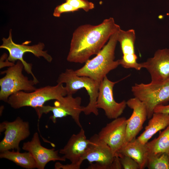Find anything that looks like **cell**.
<instances>
[{
    "label": "cell",
    "mask_w": 169,
    "mask_h": 169,
    "mask_svg": "<svg viewBox=\"0 0 169 169\" xmlns=\"http://www.w3.org/2000/svg\"><path fill=\"white\" fill-rule=\"evenodd\" d=\"M120 29L112 17L97 25L85 24L78 27L73 33L67 60L85 63L91 56L97 54L110 37Z\"/></svg>",
    "instance_id": "1"
},
{
    "label": "cell",
    "mask_w": 169,
    "mask_h": 169,
    "mask_svg": "<svg viewBox=\"0 0 169 169\" xmlns=\"http://www.w3.org/2000/svg\"><path fill=\"white\" fill-rule=\"evenodd\" d=\"M118 31L110 37L96 56L89 59L81 68L74 70L77 75L89 77L100 83L109 72L120 65L119 59H115Z\"/></svg>",
    "instance_id": "2"
},
{
    "label": "cell",
    "mask_w": 169,
    "mask_h": 169,
    "mask_svg": "<svg viewBox=\"0 0 169 169\" xmlns=\"http://www.w3.org/2000/svg\"><path fill=\"white\" fill-rule=\"evenodd\" d=\"M67 95L63 84H57L55 86L48 85L36 89L32 92H18L9 96L7 103L14 109L25 106L34 109L44 105L50 100H60Z\"/></svg>",
    "instance_id": "3"
},
{
    "label": "cell",
    "mask_w": 169,
    "mask_h": 169,
    "mask_svg": "<svg viewBox=\"0 0 169 169\" xmlns=\"http://www.w3.org/2000/svg\"><path fill=\"white\" fill-rule=\"evenodd\" d=\"M57 82V84H65L67 95H73L79 90L85 89L89 96V102L84 107L83 112L86 115L91 113L96 116L99 115L96 104L100 83L89 77L78 76L74 70L68 69L59 74Z\"/></svg>",
    "instance_id": "4"
},
{
    "label": "cell",
    "mask_w": 169,
    "mask_h": 169,
    "mask_svg": "<svg viewBox=\"0 0 169 169\" xmlns=\"http://www.w3.org/2000/svg\"><path fill=\"white\" fill-rule=\"evenodd\" d=\"M24 68L23 63L18 60L13 65L8 67L6 70L1 72V74H5L0 79V100L7 102L11 95L19 91H33L37 88L33 80H29L22 71Z\"/></svg>",
    "instance_id": "5"
},
{
    "label": "cell",
    "mask_w": 169,
    "mask_h": 169,
    "mask_svg": "<svg viewBox=\"0 0 169 169\" xmlns=\"http://www.w3.org/2000/svg\"><path fill=\"white\" fill-rule=\"evenodd\" d=\"M131 90L134 97L145 105L148 119L152 117L156 106L169 102V80L162 83H136Z\"/></svg>",
    "instance_id": "6"
},
{
    "label": "cell",
    "mask_w": 169,
    "mask_h": 169,
    "mask_svg": "<svg viewBox=\"0 0 169 169\" xmlns=\"http://www.w3.org/2000/svg\"><path fill=\"white\" fill-rule=\"evenodd\" d=\"M2 40L3 44L0 46V48L5 49L8 51V60L14 63L17 60L20 61L23 63L26 72L32 76L35 84L38 83L39 81L33 73L32 64L26 62L24 60L23 56L26 53L30 52L38 58L42 57L47 62L51 63L53 59L52 56L48 53L47 51L43 50L44 44L40 42L36 44L29 46L26 45L24 43L22 44H16L12 40L11 29L9 30L8 38H3Z\"/></svg>",
    "instance_id": "7"
},
{
    "label": "cell",
    "mask_w": 169,
    "mask_h": 169,
    "mask_svg": "<svg viewBox=\"0 0 169 169\" xmlns=\"http://www.w3.org/2000/svg\"><path fill=\"white\" fill-rule=\"evenodd\" d=\"M81 100L80 97H74L73 95L68 94L60 100L55 101L54 106L44 105L34 109L39 119L43 114L51 112L53 115L49 118L54 123L56 122L58 118L70 116L77 125L81 128L80 115L84 108V106H81Z\"/></svg>",
    "instance_id": "8"
},
{
    "label": "cell",
    "mask_w": 169,
    "mask_h": 169,
    "mask_svg": "<svg viewBox=\"0 0 169 169\" xmlns=\"http://www.w3.org/2000/svg\"><path fill=\"white\" fill-rule=\"evenodd\" d=\"M28 122L24 121L18 117L13 121H5L0 124V132L4 131V136L0 142V151L10 150L20 151V142L30 135Z\"/></svg>",
    "instance_id": "9"
},
{
    "label": "cell",
    "mask_w": 169,
    "mask_h": 169,
    "mask_svg": "<svg viewBox=\"0 0 169 169\" xmlns=\"http://www.w3.org/2000/svg\"><path fill=\"white\" fill-rule=\"evenodd\" d=\"M90 142L84 157L90 164L89 169H111L115 155L110 147L95 134Z\"/></svg>",
    "instance_id": "10"
},
{
    "label": "cell",
    "mask_w": 169,
    "mask_h": 169,
    "mask_svg": "<svg viewBox=\"0 0 169 169\" xmlns=\"http://www.w3.org/2000/svg\"><path fill=\"white\" fill-rule=\"evenodd\" d=\"M117 82L105 76L100 83L96 101L97 108L102 109L107 118L110 119L119 117L127 105L125 100L118 103L114 98L113 89Z\"/></svg>",
    "instance_id": "11"
},
{
    "label": "cell",
    "mask_w": 169,
    "mask_h": 169,
    "mask_svg": "<svg viewBox=\"0 0 169 169\" xmlns=\"http://www.w3.org/2000/svg\"><path fill=\"white\" fill-rule=\"evenodd\" d=\"M126 123L125 117H119L107 123L98 134L99 138L110 147L115 155L127 142Z\"/></svg>",
    "instance_id": "12"
},
{
    "label": "cell",
    "mask_w": 169,
    "mask_h": 169,
    "mask_svg": "<svg viewBox=\"0 0 169 169\" xmlns=\"http://www.w3.org/2000/svg\"><path fill=\"white\" fill-rule=\"evenodd\" d=\"M140 64L149 73L151 82L162 83L169 80V49L157 50L153 57Z\"/></svg>",
    "instance_id": "13"
},
{
    "label": "cell",
    "mask_w": 169,
    "mask_h": 169,
    "mask_svg": "<svg viewBox=\"0 0 169 169\" xmlns=\"http://www.w3.org/2000/svg\"><path fill=\"white\" fill-rule=\"evenodd\" d=\"M22 148L31 154L38 169H44L46 164L50 161H65L66 160L63 156H59V151H56L54 148L49 149L42 146L37 132L34 134L30 141L23 143Z\"/></svg>",
    "instance_id": "14"
},
{
    "label": "cell",
    "mask_w": 169,
    "mask_h": 169,
    "mask_svg": "<svg viewBox=\"0 0 169 169\" xmlns=\"http://www.w3.org/2000/svg\"><path fill=\"white\" fill-rule=\"evenodd\" d=\"M117 39L123 54L122 58L119 59L120 65L125 68L140 70L142 68L140 63L137 62V57L135 50V30L130 29L125 31L120 29L118 32Z\"/></svg>",
    "instance_id": "15"
},
{
    "label": "cell",
    "mask_w": 169,
    "mask_h": 169,
    "mask_svg": "<svg viewBox=\"0 0 169 169\" xmlns=\"http://www.w3.org/2000/svg\"><path fill=\"white\" fill-rule=\"evenodd\" d=\"M126 103L127 105L133 110L131 116L127 119L125 140L128 142L135 138L141 130L147 118V114L145 105L137 98H131Z\"/></svg>",
    "instance_id": "16"
},
{
    "label": "cell",
    "mask_w": 169,
    "mask_h": 169,
    "mask_svg": "<svg viewBox=\"0 0 169 169\" xmlns=\"http://www.w3.org/2000/svg\"><path fill=\"white\" fill-rule=\"evenodd\" d=\"M89 142V139H87L85 131L81 128L78 133L71 136L59 152L63 155L62 156L65 159L69 160L71 163L81 165L84 160V156Z\"/></svg>",
    "instance_id": "17"
},
{
    "label": "cell",
    "mask_w": 169,
    "mask_h": 169,
    "mask_svg": "<svg viewBox=\"0 0 169 169\" xmlns=\"http://www.w3.org/2000/svg\"><path fill=\"white\" fill-rule=\"evenodd\" d=\"M116 153L131 158L138 164L140 169L146 167L149 154L146 143H142L137 138L126 142Z\"/></svg>",
    "instance_id": "18"
},
{
    "label": "cell",
    "mask_w": 169,
    "mask_h": 169,
    "mask_svg": "<svg viewBox=\"0 0 169 169\" xmlns=\"http://www.w3.org/2000/svg\"><path fill=\"white\" fill-rule=\"evenodd\" d=\"M169 125V114L154 112L145 130L137 139L142 143L146 144L155 134Z\"/></svg>",
    "instance_id": "19"
},
{
    "label": "cell",
    "mask_w": 169,
    "mask_h": 169,
    "mask_svg": "<svg viewBox=\"0 0 169 169\" xmlns=\"http://www.w3.org/2000/svg\"><path fill=\"white\" fill-rule=\"evenodd\" d=\"M0 158L11 161L17 165L27 169L37 168L33 157L29 152L21 153L19 151L8 150L0 152Z\"/></svg>",
    "instance_id": "20"
},
{
    "label": "cell",
    "mask_w": 169,
    "mask_h": 169,
    "mask_svg": "<svg viewBox=\"0 0 169 169\" xmlns=\"http://www.w3.org/2000/svg\"><path fill=\"white\" fill-rule=\"evenodd\" d=\"M149 153L156 154L163 153L169 154V125L159 136L146 143Z\"/></svg>",
    "instance_id": "21"
},
{
    "label": "cell",
    "mask_w": 169,
    "mask_h": 169,
    "mask_svg": "<svg viewBox=\"0 0 169 169\" xmlns=\"http://www.w3.org/2000/svg\"><path fill=\"white\" fill-rule=\"evenodd\" d=\"M146 167L149 169H169V154L149 153Z\"/></svg>",
    "instance_id": "22"
},
{
    "label": "cell",
    "mask_w": 169,
    "mask_h": 169,
    "mask_svg": "<svg viewBox=\"0 0 169 169\" xmlns=\"http://www.w3.org/2000/svg\"><path fill=\"white\" fill-rule=\"evenodd\" d=\"M71 6L79 10L82 9L87 12L95 8V5L92 2L87 0H65Z\"/></svg>",
    "instance_id": "23"
},
{
    "label": "cell",
    "mask_w": 169,
    "mask_h": 169,
    "mask_svg": "<svg viewBox=\"0 0 169 169\" xmlns=\"http://www.w3.org/2000/svg\"><path fill=\"white\" fill-rule=\"evenodd\" d=\"M118 155L124 169H140L138 164L130 157L116 153Z\"/></svg>",
    "instance_id": "24"
},
{
    "label": "cell",
    "mask_w": 169,
    "mask_h": 169,
    "mask_svg": "<svg viewBox=\"0 0 169 169\" xmlns=\"http://www.w3.org/2000/svg\"><path fill=\"white\" fill-rule=\"evenodd\" d=\"M78 10H79L65 2L55 7L54 10L53 15L55 17H59L62 13L74 12Z\"/></svg>",
    "instance_id": "25"
},
{
    "label": "cell",
    "mask_w": 169,
    "mask_h": 169,
    "mask_svg": "<svg viewBox=\"0 0 169 169\" xmlns=\"http://www.w3.org/2000/svg\"><path fill=\"white\" fill-rule=\"evenodd\" d=\"M81 165L71 163L69 164L63 165L59 162H57L54 165L55 169H79Z\"/></svg>",
    "instance_id": "26"
},
{
    "label": "cell",
    "mask_w": 169,
    "mask_h": 169,
    "mask_svg": "<svg viewBox=\"0 0 169 169\" xmlns=\"http://www.w3.org/2000/svg\"><path fill=\"white\" fill-rule=\"evenodd\" d=\"M154 112L163 113L169 114V102L167 105H160L156 106L154 110Z\"/></svg>",
    "instance_id": "27"
},
{
    "label": "cell",
    "mask_w": 169,
    "mask_h": 169,
    "mask_svg": "<svg viewBox=\"0 0 169 169\" xmlns=\"http://www.w3.org/2000/svg\"><path fill=\"white\" fill-rule=\"evenodd\" d=\"M4 61L3 56L2 55L0 58V68L1 69L6 66L8 67L12 66L15 64L14 63L9 61L8 58L5 61Z\"/></svg>",
    "instance_id": "28"
}]
</instances>
